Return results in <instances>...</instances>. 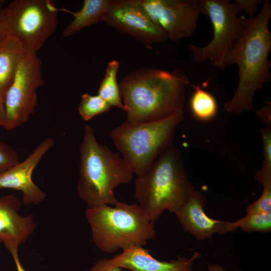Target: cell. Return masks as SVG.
Masks as SVG:
<instances>
[{
  "instance_id": "1",
  "label": "cell",
  "mask_w": 271,
  "mask_h": 271,
  "mask_svg": "<svg viewBox=\"0 0 271 271\" xmlns=\"http://www.w3.org/2000/svg\"><path fill=\"white\" fill-rule=\"evenodd\" d=\"M271 4L262 3L259 13L243 20L245 29L234 43L225 60L226 67L237 65L239 83L232 97L224 104L226 111L238 114L253 108L255 92L271 80V32L268 24Z\"/></svg>"
},
{
  "instance_id": "2",
  "label": "cell",
  "mask_w": 271,
  "mask_h": 271,
  "mask_svg": "<svg viewBox=\"0 0 271 271\" xmlns=\"http://www.w3.org/2000/svg\"><path fill=\"white\" fill-rule=\"evenodd\" d=\"M190 83L180 69L143 67L128 73L119 84L126 113L125 122L158 120L183 109Z\"/></svg>"
},
{
  "instance_id": "3",
  "label": "cell",
  "mask_w": 271,
  "mask_h": 271,
  "mask_svg": "<svg viewBox=\"0 0 271 271\" xmlns=\"http://www.w3.org/2000/svg\"><path fill=\"white\" fill-rule=\"evenodd\" d=\"M194 190L182 155L172 144L134 181L135 198L153 223L165 210L175 214Z\"/></svg>"
},
{
  "instance_id": "4",
  "label": "cell",
  "mask_w": 271,
  "mask_h": 271,
  "mask_svg": "<svg viewBox=\"0 0 271 271\" xmlns=\"http://www.w3.org/2000/svg\"><path fill=\"white\" fill-rule=\"evenodd\" d=\"M79 153L78 196L88 208L115 205L119 201L114 195V189L128 183L133 178V173L128 163L118 154L98 143L89 124L84 127Z\"/></svg>"
},
{
  "instance_id": "5",
  "label": "cell",
  "mask_w": 271,
  "mask_h": 271,
  "mask_svg": "<svg viewBox=\"0 0 271 271\" xmlns=\"http://www.w3.org/2000/svg\"><path fill=\"white\" fill-rule=\"evenodd\" d=\"M113 206L104 204L85 211L92 241L101 251L111 253L143 247L155 237L154 223L139 204L119 201Z\"/></svg>"
},
{
  "instance_id": "6",
  "label": "cell",
  "mask_w": 271,
  "mask_h": 271,
  "mask_svg": "<svg viewBox=\"0 0 271 271\" xmlns=\"http://www.w3.org/2000/svg\"><path fill=\"white\" fill-rule=\"evenodd\" d=\"M184 119L182 109L158 120L134 123L124 121L109 135L133 174L140 177L172 144L176 128Z\"/></svg>"
},
{
  "instance_id": "7",
  "label": "cell",
  "mask_w": 271,
  "mask_h": 271,
  "mask_svg": "<svg viewBox=\"0 0 271 271\" xmlns=\"http://www.w3.org/2000/svg\"><path fill=\"white\" fill-rule=\"evenodd\" d=\"M56 7L50 0H15L4 8L7 34L26 53L37 54L59 23Z\"/></svg>"
},
{
  "instance_id": "8",
  "label": "cell",
  "mask_w": 271,
  "mask_h": 271,
  "mask_svg": "<svg viewBox=\"0 0 271 271\" xmlns=\"http://www.w3.org/2000/svg\"><path fill=\"white\" fill-rule=\"evenodd\" d=\"M202 14L212 25L213 37L203 47L190 44L188 48L195 64L209 61L212 66L225 69L228 52L244 32V20L237 17L238 12L229 0H202Z\"/></svg>"
},
{
  "instance_id": "9",
  "label": "cell",
  "mask_w": 271,
  "mask_h": 271,
  "mask_svg": "<svg viewBox=\"0 0 271 271\" xmlns=\"http://www.w3.org/2000/svg\"><path fill=\"white\" fill-rule=\"evenodd\" d=\"M41 68L42 62L37 54H25L5 96L6 130L24 124L35 112L37 90L45 84Z\"/></svg>"
},
{
  "instance_id": "10",
  "label": "cell",
  "mask_w": 271,
  "mask_h": 271,
  "mask_svg": "<svg viewBox=\"0 0 271 271\" xmlns=\"http://www.w3.org/2000/svg\"><path fill=\"white\" fill-rule=\"evenodd\" d=\"M153 22L177 41L191 37L202 14V0H139Z\"/></svg>"
},
{
  "instance_id": "11",
  "label": "cell",
  "mask_w": 271,
  "mask_h": 271,
  "mask_svg": "<svg viewBox=\"0 0 271 271\" xmlns=\"http://www.w3.org/2000/svg\"><path fill=\"white\" fill-rule=\"evenodd\" d=\"M103 22L150 49L168 40L166 32L153 22L139 0H110Z\"/></svg>"
},
{
  "instance_id": "12",
  "label": "cell",
  "mask_w": 271,
  "mask_h": 271,
  "mask_svg": "<svg viewBox=\"0 0 271 271\" xmlns=\"http://www.w3.org/2000/svg\"><path fill=\"white\" fill-rule=\"evenodd\" d=\"M52 137L45 139L22 162H19L0 175V189H11L22 193V202L26 205H38L46 197L32 180V173L39 162L54 146Z\"/></svg>"
},
{
  "instance_id": "13",
  "label": "cell",
  "mask_w": 271,
  "mask_h": 271,
  "mask_svg": "<svg viewBox=\"0 0 271 271\" xmlns=\"http://www.w3.org/2000/svg\"><path fill=\"white\" fill-rule=\"evenodd\" d=\"M207 199L195 189L189 200L175 214L186 232L199 241L212 240L214 234H224L238 229L234 221H225L209 217L204 210Z\"/></svg>"
},
{
  "instance_id": "14",
  "label": "cell",
  "mask_w": 271,
  "mask_h": 271,
  "mask_svg": "<svg viewBox=\"0 0 271 271\" xmlns=\"http://www.w3.org/2000/svg\"><path fill=\"white\" fill-rule=\"evenodd\" d=\"M22 204L14 195L0 198V242H3L10 252L26 241L37 226L32 214H19Z\"/></svg>"
},
{
  "instance_id": "15",
  "label": "cell",
  "mask_w": 271,
  "mask_h": 271,
  "mask_svg": "<svg viewBox=\"0 0 271 271\" xmlns=\"http://www.w3.org/2000/svg\"><path fill=\"white\" fill-rule=\"evenodd\" d=\"M201 255L194 250L190 257L178 255L170 261H161L143 246H133L122 250L110 260L113 264L130 271H193V264Z\"/></svg>"
},
{
  "instance_id": "16",
  "label": "cell",
  "mask_w": 271,
  "mask_h": 271,
  "mask_svg": "<svg viewBox=\"0 0 271 271\" xmlns=\"http://www.w3.org/2000/svg\"><path fill=\"white\" fill-rule=\"evenodd\" d=\"M26 53L20 42L13 36L8 35L0 40V98L4 101L8 89Z\"/></svg>"
},
{
  "instance_id": "17",
  "label": "cell",
  "mask_w": 271,
  "mask_h": 271,
  "mask_svg": "<svg viewBox=\"0 0 271 271\" xmlns=\"http://www.w3.org/2000/svg\"><path fill=\"white\" fill-rule=\"evenodd\" d=\"M110 0H84L81 9L77 12L56 8L58 11H64L71 14L73 20L65 28L63 36H72L85 27H90L100 21H103L107 12Z\"/></svg>"
},
{
  "instance_id": "18",
  "label": "cell",
  "mask_w": 271,
  "mask_h": 271,
  "mask_svg": "<svg viewBox=\"0 0 271 271\" xmlns=\"http://www.w3.org/2000/svg\"><path fill=\"white\" fill-rule=\"evenodd\" d=\"M118 68L119 62L116 60H112L108 63L97 95L111 106L118 107L125 112L116 78Z\"/></svg>"
},
{
  "instance_id": "19",
  "label": "cell",
  "mask_w": 271,
  "mask_h": 271,
  "mask_svg": "<svg viewBox=\"0 0 271 271\" xmlns=\"http://www.w3.org/2000/svg\"><path fill=\"white\" fill-rule=\"evenodd\" d=\"M189 85L194 89L190 100V108L193 115L201 121L212 119L218 111L215 98L199 85L190 83Z\"/></svg>"
},
{
  "instance_id": "20",
  "label": "cell",
  "mask_w": 271,
  "mask_h": 271,
  "mask_svg": "<svg viewBox=\"0 0 271 271\" xmlns=\"http://www.w3.org/2000/svg\"><path fill=\"white\" fill-rule=\"evenodd\" d=\"M111 107L98 95H92L85 93L81 95L78 109L82 118L88 121L99 114L108 111Z\"/></svg>"
},
{
  "instance_id": "21",
  "label": "cell",
  "mask_w": 271,
  "mask_h": 271,
  "mask_svg": "<svg viewBox=\"0 0 271 271\" xmlns=\"http://www.w3.org/2000/svg\"><path fill=\"white\" fill-rule=\"evenodd\" d=\"M234 222L238 228L246 232H269L271 231V212L246 214Z\"/></svg>"
},
{
  "instance_id": "22",
  "label": "cell",
  "mask_w": 271,
  "mask_h": 271,
  "mask_svg": "<svg viewBox=\"0 0 271 271\" xmlns=\"http://www.w3.org/2000/svg\"><path fill=\"white\" fill-rule=\"evenodd\" d=\"M263 143V159L261 170L254 178L262 186L271 183V130L270 126L260 130Z\"/></svg>"
},
{
  "instance_id": "23",
  "label": "cell",
  "mask_w": 271,
  "mask_h": 271,
  "mask_svg": "<svg viewBox=\"0 0 271 271\" xmlns=\"http://www.w3.org/2000/svg\"><path fill=\"white\" fill-rule=\"evenodd\" d=\"M19 162L17 152L12 147L0 141V175Z\"/></svg>"
},
{
  "instance_id": "24",
  "label": "cell",
  "mask_w": 271,
  "mask_h": 271,
  "mask_svg": "<svg viewBox=\"0 0 271 271\" xmlns=\"http://www.w3.org/2000/svg\"><path fill=\"white\" fill-rule=\"evenodd\" d=\"M263 187V191L260 197L247 207L246 214L271 212V183Z\"/></svg>"
},
{
  "instance_id": "25",
  "label": "cell",
  "mask_w": 271,
  "mask_h": 271,
  "mask_svg": "<svg viewBox=\"0 0 271 271\" xmlns=\"http://www.w3.org/2000/svg\"><path fill=\"white\" fill-rule=\"evenodd\" d=\"M237 11H243L249 18L254 17L257 12L258 6L261 3L260 0H235L232 2Z\"/></svg>"
},
{
  "instance_id": "26",
  "label": "cell",
  "mask_w": 271,
  "mask_h": 271,
  "mask_svg": "<svg viewBox=\"0 0 271 271\" xmlns=\"http://www.w3.org/2000/svg\"><path fill=\"white\" fill-rule=\"evenodd\" d=\"M89 271H123V268L113 264L110 259L103 258L98 260Z\"/></svg>"
},
{
  "instance_id": "27",
  "label": "cell",
  "mask_w": 271,
  "mask_h": 271,
  "mask_svg": "<svg viewBox=\"0 0 271 271\" xmlns=\"http://www.w3.org/2000/svg\"><path fill=\"white\" fill-rule=\"evenodd\" d=\"M271 103L267 102L264 106L256 111V115L267 123L268 126H270Z\"/></svg>"
},
{
  "instance_id": "28",
  "label": "cell",
  "mask_w": 271,
  "mask_h": 271,
  "mask_svg": "<svg viewBox=\"0 0 271 271\" xmlns=\"http://www.w3.org/2000/svg\"><path fill=\"white\" fill-rule=\"evenodd\" d=\"M7 27L3 8H0V40L7 36Z\"/></svg>"
},
{
  "instance_id": "29",
  "label": "cell",
  "mask_w": 271,
  "mask_h": 271,
  "mask_svg": "<svg viewBox=\"0 0 271 271\" xmlns=\"http://www.w3.org/2000/svg\"><path fill=\"white\" fill-rule=\"evenodd\" d=\"M10 253L12 254L15 263L17 271H27L23 267L20 262L18 254V249H14L11 251Z\"/></svg>"
},
{
  "instance_id": "30",
  "label": "cell",
  "mask_w": 271,
  "mask_h": 271,
  "mask_svg": "<svg viewBox=\"0 0 271 271\" xmlns=\"http://www.w3.org/2000/svg\"><path fill=\"white\" fill-rule=\"evenodd\" d=\"M6 112L5 101L0 98V126L5 127L6 123Z\"/></svg>"
},
{
  "instance_id": "31",
  "label": "cell",
  "mask_w": 271,
  "mask_h": 271,
  "mask_svg": "<svg viewBox=\"0 0 271 271\" xmlns=\"http://www.w3.org/2000/svg\"><path fill=\"white\" fill-rule=\"evenodd\" d=\"M208 271H226L224 268L220 265L212 263L208 265L207 267Z\"/></svg>"
},
{
  "instance_id": "32",
  "label": "cell",
  "mask_w": 271,
  "mask_h": 271,
  "mask_svg": "<svg viewBox=\"0 0 271 271\" xmlns=\"http://www.w3.org/2000/svg\"><path fill=\"white\" fill-rule=\"evenodd\" d=\"M5 1L4 0H0V8H2L3 5L5 4Z\"/></svg>"
}]
</instances>
